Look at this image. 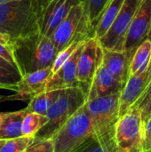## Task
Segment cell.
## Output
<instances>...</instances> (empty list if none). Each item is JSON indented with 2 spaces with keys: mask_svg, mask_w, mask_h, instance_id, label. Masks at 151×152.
I'll return each instance as SVG.
<instances>
[{
  "mask_svg": "<svg viewBox=\"0 0 151 152\" xmlns=\"http://www.w3.org/2000/svg\"><path fill=\"white\" fill-rule=\"evenodd\" d=\"M11 50L20 76L52 66L58 53L51 37L39 32L14 40Z\"/></svg>",
  "mask_w": 151,
  "mask_h": 152,
  "instance_id": "6da1fadb",
  "label": "cell"
},
{
  "mask_svg": "<svg viewBox=\"0 0 151 152\" xmlns=\"http://www.w3.org/2000/svg\"><path fill=\"white\" fill-rule=\"evenodd\" d=\"M120 93L98 97L85 103L93 135L105 146L116 150L115 128L119 118Z\"/></svg>",
  "mask_w": 151,
  "mask_h": 152,
  "instance_id": "7a4b0ae2",
  "label": "cell"
},
{
  "mask_svg": "<svg viewBox=\"0 0 151 152\" xmlns=\"http://www.w3.org/2000/svg\"><path fill=\"white\" fill-rule=\"evenodd\" d=\"M0 32L12 42L38 32L32 0H17L0 4Z\"/></svg>",
  "mask_w": 151,
  "mask_h": 152,
  "instance_id": "3957f363",
  "label": "cell"
},
{
  "mask_svg": "<svg viewBox=\"0 0 151 152\" xmlns=\"http://www.w3.org/2000/svg\"><path fill=\"white\" fill-rule=\"evenodd\" d=\"M85 102L86 94L80 86L61 90L57 100L45 114L48 122L34 137L40 140L51 139Z\"/></svg>",
  "mask_w": 151,
  "mask_h": 152,
  "instance_id": "277c9868",
  "label": "cell"
},
{
  "mask_svg": "<svg viewBox=\"0 0 151 152\" xmlns=\"http://www.w3.org/2000/svg\"><path fill=\"white\" fill-rule=\"evenodd\" d=\"M93 134L85 104L51 138L53 152H70Z\"/></svg>",
  "mask_w": 151,
  "mask_h": 152,
  "instance_id": "5b68a950",
  "label": "cell"
},
{
  "mask_svg": "<svg viewBox=\"0 0 151 152\" xmlns=\"http://www.w3.org/2000/svg\"><path fill=\"white\" fill-rule=\"evenodd\" d=\"M50 37L58 53L74 41H85L93 37V32L84 14L82 2H78L70 9Z\"/></svg>",
  "mask_w": 151,
  "mask_h": 152,
  "instance_id": "8992f818",
  "label": "cell"
},
{
  "mask_svg": "<svg viewBox=\"0 0 151 152\" xmlns=\"http://www.w3.org/2000/svg\"><path fill=\"white\" fill-rule=\"evenodd\" d=\"M144 124L141 112L133 106L121 115L116 124L117 152H142Z\"/></svg>",
  "mask_w": 151,
  "mask_h": 152,
  "instance_id": "52a82bcc",
  "label": "cell"
},
{
  "mask_svg": "<svg viewBox=\"0 0 151 152\" xmlns=\"http://www.w3.org/2000/svg\"><path fill=\"white\" fill-rule=\"evenodd\" d=\"M79 0H32L37 31L51 37L56 27Z\"/></svg>",
  "mask_w": 151,
  "mask_h": 152,
  "instance_id": "ba28073f",
  "label": "cell"
},
{
  "mask_svg": "<svg viewBox=\"0 0 151 152\" xmlns=\"http://www.w3.org/2000/svg\"><path fill=\"white\" fill-rule=\"evenodd\" d=\"M139 0H125L124 5L106 34L98 41L104 49L124 52L126 36L138 8Z\"/></svg>",
  "mask_w": 151,
  "mask_h": 152,
  "instance_id": "9c48e42d",
  "label": "cell"
},
{
  "mask_svg": "<svg viewBox=\"0 0 151 152\" xmlns=\"http://www.w3.org/2000/svg\"><path fill=\"white\" fill-rule=\"evenodd\" d=\"M102 62V47L94 37L85 40L77 61V77L80 87L87 95L90 85L98 67Z\"/></svg>",
  "mask_w": 151,
  "mask_h": 152,
  "instance_id": "30bf717a",
  "label": "cell"
},
{
  "mask_svg": "<svg viewBox=\"0 0 151 152\" xmlns=\"http://www.w3.org/2000/svg\"><path fill=\"white\" fill-rule=\"evenodd\" d=\"M151 32V0H139L138 8L128 30L125 52L133 57L135 49Z\"/></svg>",
  "mask_w": 151,
  "mask_h": 152,
  "instance_id": "8fae6325",
  "label": "cell"
},
{
  "mask_svg": "<svg viewBox=\"0 0 151 152\" xmlns=\"http://www.w3.org/2000/svg\"><path fill=\"white\" fill-rule=\"evenodd\" d=\"M150 82L151 61L144 71L129 76L119 96V117L136 102Z\"/></svg>",
  "mask_w": 151,
  "mask_h": 152,
  "instance_id": "7c38bea8",
  "label": "cell"
},
{
  "mask_svg": "<svg viewBox=\"0 0 151 152\" xmlns=\"http://www.w3.org/2000/svg\"><path fill=\"white\" fill-rule=\"evenodd\" d=\"M85 41L82 42L80 45L75 50L70 58L62 65V67L55 72L48 80L45 91L62 90L67 88H73L80 86L77 77L78 58Z\"/></svg>",
  "mask_w": 151,
  "mask_h": 152,
  "instance_id": "4fadbf2b",
  "label": "cell"
},
{
  "mask_svg": "<svg viewBox=\"0 0 151 152\" xmlns=\"http://www.w3.org/2000/svg\"><path fill=\"white\" fill-rule=\"evenodd\" d=\"M124 85L121 84L102 65L101 62V64L98 67L90 85L86 95V101H91L98 97L120 93Z\"/></svg>",
  "mask_w": 151,
  "mask_h": 152,
  "instance_id": "5bb4252c",
  "label": "cell"
},
{
  "mask_svg": "<svg viewBox=\"0 0 151 152\" xmlns=\"http://www.w3.org/2000/svg\"><path fill=\"white\" fill-rule=\"evenodd\" d=\"M52 76V66L21 76L17 84V93L28 100L45 91L48 80Z\"/></svg>",
  "mask_w": 151,
  "mask_h": 152,
  "instance_id": "9a60e30c",
  "label": "cell"
},
{
  "mask_svg": "<svg viewBox=\"0 0 151 152\" xmlns=\"http://www.w3.org/2000/svg\"><path fill=\"white\" fill-rule=\"evenodd\" d=\"M132 58L125 51L117 52L102 48V65L124 86L129 77Z\"/></svg>",
  "mask_w": 151,
  "mask_h": 152,
  "instance_id": "2e32d148",
  "label": "cell"
},
{
  "mask_svg": "<svg viewBox=\"0 0 151 152\" xmlns=\"http://www.w3.org/2000/svg\"><path fill=\"white\" fill-rule=\"evenodd\" d=\"M125 1V0H110L109 2L94 27L93 37L99 40L106 34L121 11Z\"/></svg>",
  "mask_w": 151,
  "mask_h": 152,
  "instance_id": "e0dca14e",
  "label": "cell"
},
{
  "mask_svg": "<svg viewBox=\"0 0 151 152\" xmlns=\"http://www.w3.org/2000/svg\"><path fill=\"white\" fill-rule=\"evenodd\" d=\"M26 114L27 110L25 109L18 111L4 112L2 126L0 129V139L8 140L22 136L21 126Z\"/></svg>",
  "mask_w": 151,
  "mask_h": 152,
  "instance_id": "ac0fdd59",
  "label": "cell"
},
{
  "mask_svg": "<svg viewBox=\"0 0 151 152\" xmlns=\"http://www.w3.org/2000/svg\"><path fill=\"white\" fill-rule=\"evenodd\" d=\"M151 61V37L150 36L135 49L129 69V76L144 71Z\"/></svg>",
  "mask_w": 151,
  "mask_h": 152,
  "instance_id": "d6986e66",
  "label": "cell"
},
{
  "mask_svg": "<svg viewBox=\"0 0 151 152\" xmlns=\"http://www.w3.org/2000/svg\"><path fill=\"white\" fill-rule=\"evenodd\" d=\"M61 90L44 91L29 100V103L25 108L27 112H34L45 116L49 108L57 100Z\"/></svg>",
  "mask_w": 151,
  "mask_h": 152,
  "instance_id": "ffe728a7",
  "label": "cell"
},
{
  "mask_svg": "<svg viewBox=\"0 0 151 152\" xmlns=\"http://www.w3.org/2000/svg\"><path fill=\"white\" fill-rule=\"evenodd\" d=\"M84 5V14L93 32L103 10L110 0H79Z\"/></svg>",
  "mask_w": 151,
  "mask_h": 152,
  "instance_id": "44dd1931",
  "label": "cell"
},
{
  "mask_svg": "<svg viewBox=\"0 0 151 152\" xmlns=\"http://www.w3.org/2000/svg\"><path fill=\"white\" fill-rule=\"evenodd\" d=\"M47 122L48 118L44 115L34 112H27L22 121L21 134L23 136L34 137Z\"/></svg>",
  "mask_w": 151,
  "mask_h": 152,
  "instance_id": "7402d4cb",
  "label": "cell"
},
{
  "mask_svg": "<svg viewBox=\"0 0 151 152\" xmlns=\"http://www.w3.org/2000/svg\"><path fill=\"white\" fill-rule=\"evenodd\" d=\"M20 77L19 71L0 67V89L12 90L17 93V84Z\"/></svg>",
  "mask_w": 151,
  "mask_h": 152,
  "instance_id": "603a6c76",
  "label": "cell"
},
{
  "mask_svg": "<svg viewBox=\"0 0 151 152\" xmlns=\"http://www.w3.org/2000/svg\"><path fill=\"white\" fill-rule=\"evenodd\" d=\"M35 137L20 136L17 138L5 140L4 145L0 149V152H22L33 142Z\"/></svg>",
  "mask_w": 151,
  "mask_h": 152,
  "instance_id": "cb8c5ba5",
  "label": "cell"
},
{
  "mask_svg": "<svg viewBox=\"0 0 151 152\" xmlns=\"http://www.w3.org/2000/svg\"><path fill=\"white\" fill-rule=\"evenodd\" d=\"M70 152H117V151L105 146L93 134Z\"/></svg>",
  "mask_w": 151,
  "mask_h": 152,
  "instance_id": "d4e9b609",
  "label": "cell"
},
{
  "mask_svg": "<svg viewBox=\"0 0 151 152\" xmlns=\"http://www.w3.org/2000/svg\"><path fill=\"white\" fill-rule=\"evenodd\" d=\"M133 106L139 110L143 124H145L151 116V82Z\"/></svg>",
  "mask_w": 151,
  "mask_h": 152,
  "instance_id": "484cf974",
  "label": "cell"
},
{
  "mask_svg": "<svg viewBox=\"0 0 151 152\" xmlns=\"http://www.w3.org/2000/svg\"><path fill=\"white\" fill-rule=\"evenodd\" d=\"M82 42H84V41H82V40L74 41L69 45H68L66 48H64L63 50L60 51L57 53V55H56V57H55V59H54V61L53 62V65H52V76L55 72H57L62 67V65L70 58V56L73 54V53L75 52V50L80 45V44Z\"/></svg>",
  "mask_w": 151,
  "mask_h": 152,
  "instance_id": "4316f807",
  "label": "cell"
},
{
  "mask_svg": "<svg viewBox=\"0 0 151 152\" xmlns=\"http://www.w3.org/2000/svg\"><path fill=\"white\" fill-rule=\"evenodd\" d=\"M22 152H53V145L51 139H34V142Z\"/></svg>",
  "mask_w": 151,
  "mask_h": 152,
  "instance_id": "83f0119b",
  "label": "cell"
},
{
  "mask_svg": "<svg viewBox=\"0 0 151 152\" xmlns=\"http://www.w3.org/2000/svg\"><path fill=\"white\" fill-rule=\"evenodd\" d=\"M142 152H151V116L144 124Z\"/></svg>",
  "mask_w": 151,
  "mask_h": 152,
  "instance_id": "f1b7e54d",
  "label": "cell"
},
{
  "mask_svg": "<svg viewBox=\"0 0 151 152\" xmlns=\"http://www.w3.org/2000/svg\"><path fill=\"white\" fill-rule=\"evenodd\" d=\"M0 57L3 58V59H4L8 62H10L14 67H16L15 66V63H14V61H13V58H12L11 47L5 46V45L0 44Z\"/></svg>",
  "mask_w": 151,
  "mask_h": 152,
  "instance_id": "f546056e",
  "label": "cell"
},
{
  "mask_svg": "<svg viewBox=\"0 0 151 152\" xmlns=\"http://www.w3.org/2000/svg\"><path fill=\"white\" fill-rule=\"evenodd\" d=\"M28 99L25 97L22 94H20L18 93L12 94V95H3L0 94V103L4 102H9V101H28ZM29 101V100H28Z\"/></svg>",
  "mask_w": 151,
  "mask_h": 152,
  "instance_id": "4dcf8cb0",
  "label": "cell"
},
{
  "mask_svg": "<svg viewBox=\"0 0 151 152\" xmlns=\"http://www.w3.org/2000/svg\"><path fill=\"white\" fill-rule=\"evenodd\" d=\"M0 67L4 68V69H12V70H17L18 71V69H17L16 67H14L10 62H8L7 61H5L4 59H3L1 57H0Z\"/></svg>",
  "mask_w": 151,
  "mask_h": 152,
  "instance_id": "1f68e13d",
  "label": "cell"
},
{
  "mask_svg": "<svg viewBox=\"0 0 151 152\" xmlns=\"http://www.w3.org/2000/svg\"><path fill=\"white\" fill-rule=\"evenodd\" d=\"M12 43H13V42H12L8 37L4 36V34H2V33L0 32V44H1V45H5V46L11 47L12 45Z\"/></svg>",
  "mask_w": 151,
  "mask_h": 152,
  "instance_id": "d6a6232c",
  "label": "cell"
},
{
  "mask_svg": "<svg viewBox=\"0 0 151 152\" xmlns=\"http://www.w3.org/2000/svg\"><path fill=\"white\" fill-rule=\"evenodd\" d=\"M4 112H0V129H1V126H2V123H3V119H4Z\"/></svg>",
  "mask_w": 151,
  "mask_h": 152,
  "instance_id": "836d02e7",
  "label": "cell"
},
{
  "mask_svg": "<svg viewBox=\"0 0 151 152\" xmlns=\"http://www.w3.org/2000/svg\"><path fill=\"white\" fill-rule=\"evenodd\" d=\"M12 1H17V0H0V4H4V3H8Z\"/></svg>",
  "mask_w": 151,
  "mask_h": 152,
  "instance_id": "e575fe53",
  "label": "cell"
},
{
  "mask_svg": "<svg viewBox=\"0 0 151 152\" xmlns=\"http://www.w3.org/2000/svg\"><path fill=\"white\" fill-rule=\"evenodd\" d=\"M4 142H5V140H2V139H0V149H1V148H2V146L4 145Z\"/></svg>",
  "mask_w": 151,
  "mask_h": 152,
  "instance_id": "d590c367",
  "label": "cell"
}]
</instances>
